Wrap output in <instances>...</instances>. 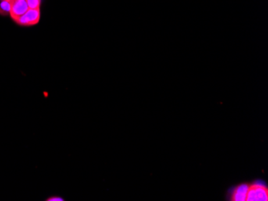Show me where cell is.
<instances>
[{
	"label": "cell",
	"instance_id": "cell-1",
	"mask_svg": "<svg viewBox=\"0 0 268 201\" xmlns=\"http://www.w3.org/2000/svg\"><path fill=\"white\" fill-rule=\"evenodd\" d=\"M40 8L37 9H30L29 8L24 15H22L19 19L15 20V23L23 26V27H29V26H33V25H37L40 21Z\"/></svg>",
	"mask_w": 268,
	"mask_h": 201
},
{
	"label": "cell",
	"instance_id": "cell-2",
	"mask_svg": "<svg viewBox=\"0 0 268 201\" xmlns=\"http://www.w3.org/2000/svg\"><path fill=\"white\" fill-rule=\"evenodd\" d=\"M267 199V189H266V187L259 184L250 186L246 200L266 201Z\"/></svg>",
	"mask_w": 268,
	"mask_h": 201
},
{
	"label": "cell",
	"instance_id": "cell-3",
	"mask_svg": "<svg viewBox=\"0 0 268 201\" xmlns=\"http://www.w3.org/2000/svg\"><path fill=\"white\" fill-rule=\"evenodd\" d=\"M28 9L27 0H12V8L10 15L14 21H15L20 16L24 15Z\"/></svg>",
	"mask_w": 268,
	"mask_h": 201
},
{
	"label": "cell",
	"instance_id": "cell-4",
	"mask_svg": "<svg viewBox=\"0 0 268 201\" xmlns=\"http://www.w3.org/2000/svg\"><path fill=\"white\" fill-rule=\"evenodd\" d=\"M249 188V185H247V184L240 185L233 192L232 199L235 201H245L247 199V192H248Z\"/></svg>",
	"mask_w": 268,
	"mask_h": 201
},
{
	"label": "cell",
	"instance_id": "cell-5",
	"mask_svg": "<svg viewBox=\"0 0 268 201\" xmlns=\"http://www.w3.org/2000/svg\"><path fill=\"white\" fill-rule=\"evenodd\" d=\"M11 8H12V1L2 0V2L0 4V14L2 15H8L11 12Z\"/></svg>",
	"mask_w": 268,
	"mask_h": 201
},
{
	"label": "cell",
	"instance_id": "cell-6",
	"mask_svg": "<svg viewBox=\"0 0 268 201\" xmlns=\"http://www.w3.org/2000/svg\"><path fill=\"white\" fill-rule=\"evenodd\" d=\"M27 3L30 9H37L40 8L41 0H27Z\"/></svg>",
	"mask_w": 268,
	"mask_h": 201
},
{
	"label": "cell",
	"instance_id": "cell-7",
	"mask_svg": "<svg viewBox=\"0 0 268 201\" xmlns=\"http://www.w3.org/2000/svg\"><path fill=\"white\" fill-rule=\"evenodd\" d=\"M46 201H65V199L63 197L58 196V195H53V196H50L48 199H45Z\"/></svg>",
	"mask_w": 268,
	"mask_h": 201
},
{
	"label": "cell",
	"instance_id": "cell-8",
	"mask_svg": "<svg viewBox=\"0 0 268 201\" xmlns=\"http://www.w3.org/2000/svg\"><path fill=\"white\" fill-rule=\"evenodd\" d=\"M8 1H12V0H8Z\"/></svg>",
	"mask_w": 268,
	"mask_h": 201
}]
</instances>
